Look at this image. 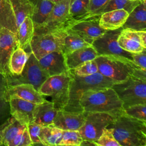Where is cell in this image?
<instances>
[{"mask_svg": "<svg viewBox=\"0 0 146 146\" xmlns=\"http://www.w3.org/2000/svg\"><path fill=\"white\" fill-rule=\"evenodd\" d=\"M10 113L12 117L23 125L33 122V111L36 104L19 98H11L9 100Z\"/></svg>", "mask_w": 146, "mask_h": 146, "instance_id": "2e32d148", "label": "cell"}, {"mask_svg": "<svg viewBox=\"0 0 146 146\" xmlns=\"http://www.w3.org/2000/svg\"><path fill=\"white\" fill-rule=\"evenodd\" d=\"M79 104L84 112H104L115 117L124 113L122 102L112 87L87 91L82 95Z\"/></svg>", "mask_w": 146, "mask_h": 146, "instance_id": "6da1fadb", "label": "cell"}, {"mask_svg": "<svg viewBox=\"0 0 146 146\" xmlns=\"http://www.w3.org/2000/svg\"><path fill=\"white\" fill-rule=\"evenodd\" d=\"M42 127V125L33 122L27 125V128L33 145L36 144L42 145L39 138V133Z\"/></svg>", "mask_w": 146, "mask_h": 146, "instance_id": "ab89813d", "label": "cell"}, {"mask_svg": "<svg viewBox=\"0 0 146 146\" xmlns=\"http://www.w3.org/2000/svg\"><path fill=\"white\" fill-rule=\"evenodd\" d=\"M129 13L123 9L110 10L102 14L99 18V26L105 30H113L125 23Z\"/></svg>", "mask_w": 146, "mask_h": 146, "instance_id": "d6986e66", "label": "cell"}, {"mask_svg": "<svg viewBox=\"0 0 146 146\" xmlns=\"http://www.w3.org/2000/svg\"><path fill=\"white\" fill-rule=\"evenodd\" d=\"M49 1H51V2H52L53 3L55 4V3H59V2H62V1H64V0H49Z\"/></svg>", "mask_w": 146, "mask_h": 146, "instance_id": "7bdbcfd3", "label": "cell"}, {"mask_svg": "<svg viewBox=\"0 0 146 146\" xmlns=\"http://www.w3.org/2000/svg\"><path fill=\"white\" fill-rule=\"evenodd\" d=\"M86 113L58 110L52 125L62 130H79L84 122Z\"/></svg>", "mask_w": 146, "mask_h": 146, "instance_id": "9a60e30c", "label": "cell"}, {"mask_svg": "<svg viewBox=\"0 0 146 146\" xmlns=\"http://www.w3.org/2000/svg\"><path fill=\"white\" fill-rule=\"evenodd\" d=\"M71 81L67 104L64 110L71 112H83L79 104L82 95L88 90H96L111 87L115 82L99 72L88 76L75 75L71 70Z\"/></svg>", "mask_w": 146, "mask_h": 146, "instance_id": "3957f363", "label": "cell"}, {"mask_svg": "<svg viewBox=\"0 0 146 146\" xmlns=\"http://www.w3.org/2000/svg\"><path fill=\"white\" fill-rule=\"evenodd\" d=\"M119 46L130 53H138L144 49L141 44L139 30L123 29L117 38Z\"/></svg>", "mask_w": 146, "mask_h": 146, "instance_id": "ac0fdd59", "label": "cell"}, {"mask_svg": "<svg viewBox=\"0 0 146 146\" xmlns=\"http://www.w3.org/2000/svg\"><path fill=\"white\" fill-rule=\"evenodd\" d=\"M124 113L133 118L146 122V104H135L124 109Z\"/></svg>", "mask_w": 146, "mask_h": 146, "instance_id": "d590c367", "label": "cell"}, {"mask_svg": "<svg viewBox=\"0 0 146 146\" xmlns=\"http://www.w3.org/2000/svg\"><path fill=\"white\" fill-rule=\"evenodd\" d=\"M83 124L78 130L82 139L95 141L102 134L103 129L110 125L115 117L104 112H85Z\"/></svg>", "mask_w": 146, "mask_h": 146, "instance_id": "9c48e42d", "label": "cell"}, {"mask_svg": "<svg viewBox=\"0 0 146 146\" xmlns=\"http://www.w3.org/2000/svg\"><path fill=\"white\" fill-rule=\"evenodd\" d=\"M71 71L76 75L80 76H88L98 72L97 64L94 59L84 62Z\"/></svg>", "mask_w": 146, "mask_h": 146, "instance_id": "e575fe53", "label": "cell"}, {"mask_svg": "<svg viewBox=\"0 0 146 146\" xmlns=\"http://www.w3.org/2000/svg\"><path fill=\"white\" fill-rule=\"evenodd\" d=\"M18 47L17 34L6 29H0V74L5 78L13 75L9 70V61Z\"/></svg>", "mask_w": 146, "mask_h": 146, "instance_id": "4fadbf2b", "label": "cell"}, {"mask_svg": "<svg viewBox=\"0 0 146 146\" xmlns=\"http://www.w3.org/2000/svg\"><path fill=\"white\" fill-rule=\"evenodd\" d=\"M144 0H110L102 11L103 13L113 10L123 9L129 14Z\"/></svg>", "mask_w": 146, "mask_h": 146, "instance_id": "1f68e13d", "label": "cell"}, {"mask_svg": "<svg viewBox=\"0 0 146 146\" xmlns=\"http://www.w3.org/2000/svg\"><path fill=\"white\" fill-rule=\"evenodd\" d=\"M32 6L31 18L34 29L40 27L51 13L54 3L49 0H29Z\"/></svg>", "mask_w": 146, "mask_h": 146, "instance_id": "7402d4cb", "label": "cell"}, {"mask_svg": "<svg viewBox=\"0 0 146 146\" xmlns=\"http://www.w3.org/2000/svg\"><path fill=\"white\" fill-rule=\"evenodd\" d=\"M0 145H3V144H2V140H1V136H0Z\"/></svg>", "mask_w": 146, "mask_h": 146, "instance_id": "ee69618b", "label": "cell"}, {"mask_svg": "<svg viewBox=\"0 0 146 146\" xmlns=\"http://www.w3.org/2000/svg\"><path fill=\"white\" fill-rule=\"evenodd\" d=\"M26 127L27 125L21 124L12 116L9 118L0 125V136L3 145L10 146L14 139Z\"/></svg>", "mask_w": 146, "mask_h": 146, "instance_id": "cb8c5ba5", "label": "cell"}, {"mask_svg": "<svg viewBox=\"0 0 146 146\" xmlns=\"http://www.w3.org/2000/svg\"><path fill=\"white\" fill-rule=\"evenodd\" d=\"M18 27L27 17H31L32 6L29 0H9Z\"/></svg>", "mask_w": 146, "mask_h": 146, "instance_id": "f1b7e54d", "label": "cell"}, {"mask_svg": "<svg viewBox=\"0 0 146 146\" xmlns=\"http://www.w3.org/2000/svg\"><path fill=\"white\" fill-rule=\"evenodd\" d=\"M80 145H96L94 141L83 139V141Z\"/></svg>", "mask_w": 146, "mask_h": 146, "instance_id": "b9f144b4", "label": "cell"}, {"mask_svg": "<svg viewBox=\"0 0 146 146\" xmlns=\"http://www.w3.org/2000/svg\"><path fill=\"white\" fill-rule=\"evenodd\" d=\"M6 29L17 34L18 26L9 0H0V29Z\"/></svg>", "mask_w": 146, "mask_h": 146, "instance_id": "d4e9b609", "label": "cell"}, {"mask_svg": "<svg viewBox=\"0 0 146 146\" xmlns=\"http://www.w3.org/2000/svg\"><path fill=\"white\" fill-rule=\"evenodd\" d=\"M98 56L92 46L78 49L65 55L67 67L69 70H74L84 62L94 59Z\"/></svg>", "mask_w": 146, "mask_h": 146, "instance_id": "603a6c76", "label": "cell"}, {"mask_svg": "<svg viewBox=\"0 0 146 146\" xmlns=\"http://www.w3.org/2000/svg\"><path fill=\"white\" fill-rule=\"evenodd\" d=\"M11 98H19L34 104L43 102L46 99L34 87L30 84H21L7 86L5 91L4 98L9 102Z\"/></svg>", "mask_w": 146, "mask_h": 146, "instance_id": "5bb4252c", "label": "cell"}, {"mask_svg": "<svg viewBox=\"0 0 146 146\" xmlns=\"http://www.w3.org/2000/svg\"><path fill=\"white\" fill-rule=\"evenodd\" d=\"M122 29L120 27L113 30H106L92 42L91 46L96 50L98 55L120 56L132 60V53L123 50L117 43V38Z\"/></svg>", "mask_w": 146, "mask_h": 146, "instance_id": "30bf717a", "label": "cell"}, {"mask_svg": "<svg viewBox=\"0 0 146 146\" xmlns=\"http://www.w3.org/2000/svg\"><path fill=\"white\" fill-rule=\"evenodd\" d=\"M94 60L97 64L98 72L115 83L124 81L138 70H142L132 60L120 56L98 55Z\"/></svg>", "mask_w": 146, "mask_h": 146, "instance_id": "5b68a950", "label": "cell"}, {"mask_svg": "<svg viewBox=\"0 0 146 146\" xmlns=\"http://www.w3.org/2000/svg\"><path fill=\"white\" fill-rule=\"evenodd\" d=\"M57 111L52 102L45 100L36 104L33 111V122L42 126L51 125Z\"/></svg>", "mask_w": 146, "mask_h": 146, "instance_id": "ffe728a7", "label": "cell"}, {"mask_svg": "<svg viewBox=\"0 0 146 146\" xmlns=\"http://www.w3.org/2000/svg\"><path fill=\"white\" fill-rule=\"evenodd\" d=\"M71 0H64L55 3L49 15L39 28L34 29V34H40L60 28H66L67 23L72 20L69 14Z\"/></svg>", "mask_w": 146, "mask_h": 146, "instance_id": "8fae6325", "label": "cell"}, {"mask_svg": "<svg viewBox=\"0 0 146 146\" xmlns=\"http://www.w3.org/2000/svg\"><path fill=\"white\" fill-rule=\"evenodd\" d=\"M34 27L33 21L30 17L25 18L18 28L17 36L18 47L26 50L30 48V44L34 35Z\"/></svg>", "mask_w": 146, "mask_h": 146, "instance_id": "484cf974", "label": "cell"}, {"mask_svg": "<svg viewBox=\"0 0 146 146\" xmlns=\"http://www.w3.org/2000/svg\"><path fill=\"white\" fill-rule=\"evenodd\" d=\"M62 132V129L52 125L42 126L39 133V138L42 144L48 146H57L61 139Z\"/></svg>", "mask_w": 146, "mask_h": 146, "instance_id": "4316f807", "label": "cell"}, {"mask_svg": "<svg viewBox=\"0 0 146 146\" xmlns=\"http://www.w3.org/2000/svg\"><path fill=\"white\" fill-rule=\"evenodd\" d=\"M66 34V28L34 34L30 44V50L38 60L51 52L63 51Z\"/></svg>", "mask_w": 146, "mask_h": 146, "instance_id": "52a82bcc", "label": "cell"}, {"mask_svg": "<svg viewBox=\"0 0 146 146\" xmlns=\"http://www.w3.org/2000/svg\"><path fill=\"white\" fill-rule=\"evenodd\" d=\"M43 69L49 76L67 73L68 69L63 51H53L43 56L39 60Z\"/></svg>", "mask_w": 146, "mask_h": 146, "instance_id": "e0dca14e", "label": "cell"}, {"mask_svg": "<svg viewBox=\"0 0 146 146\" xmlns=\"http://www.w3.org/2000/svg\"><path fill=\"white\" fill-rule=\"evenodd\" d=\"M71 74L67 73L49 76L40 86L38 91L43 96H50L58 110H64L69 95Z\"/></svg>", "mask_w": 146, "mask_h": 146, "instance_id": "8992f818", "label": "cell"}, {"mask_svg": "<svg viewBox=\"0 0 146 146\" xmlns=\"http://www.w3.org/2000/svg\"><path fill=\"white\" fill-rule=\"evenodd\" d=\"M122 28L146 30V0L141 2L129 14Z\"/></svg>", "mask_w": 146, "mask_h": 146, "instance_id": "44dd1931", "label": "cell"}, {"mask_svg": "<svg viewBox=\"0 0 146 146\" xmlns=\"http://www.w3.org/2000/svg\"><path fill=\"white\" fill-rule=\"evenodd\" d=\"M132 61L140 68L146 71V49L138 53H132Z\"/></svg>", "mask_w": 146, "mask_h": 146, "instance_id": "60d3db41", "label": "cell"}, {"mask_svg": "<svg viewBox=\"0 0 146 146\" xmlns=\"http://www.w3.org/2000/svg\"><path fill=\"white\" fill-rule=\"evenodd\" d=\"M7 86L5 77L0 74V116L6 115L7 112H10V106L9 102L4 98V94Z\"/></svg>", "mask_w": 146, "mask_h": 146, "instance_id": "74e56055", "label": "cell"}, {"mask_svg": "<svg viewBox=\"0 0 146 146\" xmlns=\"http://www.w3.org/2000/svg\"><path fill=\"white\" fill-rule=\"evenodd\" d=\"M111 87L122 102L124 109L135 104H146V71L139 70Z\"/></svg>", "mask_w": 146, "mask_h": 146, "instance_id": "277c9868", "label": "cell"}, {"mask_svg": "<svg viewBox=\"0 0 146 146\" xmlns=\"http://www.w3.org/2000/svg\"><path fill=\"white\" fill-rule=\"evenodd\" d=\"M95 143L98 146H120L113 136L111 129L108 127L103 129Z\"/></svg>", "mask_w": 146, "mask_h": 146, "instance_id": "8d00e7d4", "label": "cell"}, {"mask_svg": "<svg viewBox=\"0 0 146 146\" xmlns=\"http://www.w3.org/2000/svg\"><path fill=\"white\" fill-rule=\"evenodd\" d=\"M90 0H71L69 14L73 20L80 19L88 11Z\"/></svg>", "mask_w": 146, "mask_h": 146, "instance_id": "4dcf8cb0", "label": "cell"}, {"mask_svg": "<svg viewBox=\"0 0 146 146\" xmlns=\"http://www.w3.org/2000/svg\"><path fill=\"white\" fill-rule=\"evenodd\" d=\"M29 52H27L19 47L13 51L9 61V70L13 75H19L22 72L28 59Z\"/></svg>", "mask_w": 146, "mask_h": 146, "instance_id": "83f0119b", "label": "cell"}, {"mask_svg": "<svg viewBox=\"0 0 146 146\" xmlns=\"http://www.w3.org/2000/svg\"><path fill=\"white\" fill-rule=\"evenodd\" d=\"M99 17H92L80 20H71L66 26V30L77 34L90 44L106 30L99 24Z\"/></svg>", "mask_w": 146, "mask_h": 146, "instance_id": "7c38bea8", "label": "cell"}, {"mask_svg": "<svg viewBox=\"0 0 146 146\" xmlns=\"http://www.w3.org/2000/svg\"><path fill=\"white\" fill-rule=\"evenodd\" d=\"M90 46H91V44L86 42L83 38L77 34L67 30L63 52L64 55H66L78 49Z\"/></svg>", "mask_w": 146, "mask_h": 146, "instance_id": "f546056e", "label": "cell"}, {"mask_svg": "<svg viewBox=\"0 0 146 146\" xmlns=\"http://www.w3.org/2000/svg\"><path fill=\"white\" fill-rule=\"evenodd\" d=\"M110 1V0H90L88 10L80 19L92 17H99L102 14L103 9Z\"/></svg>", "mask_w": 146, "mask_h": 146, "instance_id": "836d02e7", "label": "cell"}, {"mask_svg": "<svg viewBox=\"0 0 146 146\" xmlns=\"http://www.w3.org/2000/svg\"><path fill=\"white\" fill-rule=\"evenodd\" d=\"M48 77L40 65L38 59L31 51L22 72L19 75H11L5 79L7 86L30 84L38 91L40 86Z\"/></svg>", "mask_w": 146, "mask_h": 146, "instance_id": "ba28073f", "label": "cell"}, {"mask_svg": "<svg viewBox=\"0 0 146 146\" xmlns=\"http://www.w3.org/2000/svg\"><path fill=\"white\" fill-rule=\"evenodd\" d=\"M83 139L78 130H63L61 139L57 146H80Z\"/></svg>", "mask_w": 146, "mask_h": 146, "instance_id": "d6a6232c", "label": "cell"}, {"mask_svg": "<svg viewBox=\"0 0 146 146\" xmlns=\"http://www.w3.org/2000/svg\"><path fill=\"white\" fill-rule=\"evenodd\" d=\"M33 145L30 139L27 125L26 128L20 132L11 141L10 146H30Z\"/></svg>", "mask_w": 146, "mask_h": 146, "instance_id": "f35d334b", "label": "cell"}, {"mask_svg": "<svg viewBox=\"0 0 146 146\" xmlns=\"http://www.w3.org/2000/svg\"><path fill=\"white\" fill-rule=\"evenodd\" d=\"M120 146H146V122L124 113L108 126Z\"/></svg>", "mask_w": 146, "mask_h": 146, "instance_id": "7a4b0ae2", "label": "cell"}]
</instances>
